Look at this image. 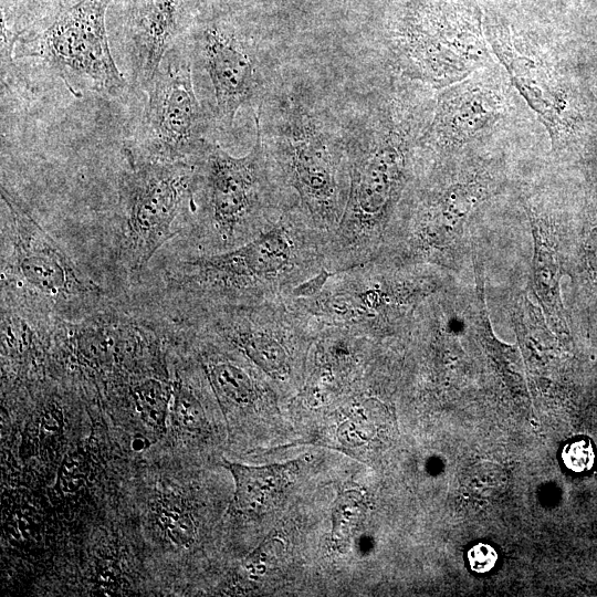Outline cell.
<instances>
[{
	"instance_id": "d4e9b609",
	"label": "cell",
	"mask_w": 597,
	"mask_h": 597,
	"mask_svg": "<svg viewBox=\"0 0 597 597\" xmlns=\"http://www.w3.org/2000/svg\"><path fill=\"white\" fill-rule=\"evenodd\" d=\"M467 556L470 568L480 574L490 572L498 562L496 551L486 543L474 544Z\"/></svg>"
},
{
	"instance_id": "ffe728a7",
	"label": "cell",
	"mask_w": 597,
	"mask_h": 597,
	"mask_svg": "<svg viewBox=\"0 0 597 597\" xmlns=\"http://www.w3.org/2000/svg\"><path fill=\"white\" fill-rule=\"evenodd\" d=\"M363 495L357 490L338 493L332 506V540L335 547L345 553L363 513Z\"/></svg>"
},
{
	"instance_id": "3957f363",
	"label": "cell",
	"mask_w": 597,
	"mask_h": 597,
	"mask_svg": "<svg viewBox=\"0 0 597 597\" xmlns=\"http://www.w3.org/2000/svg\"><path fill=\"white\" fill-rule=\"evenodd\" d=\"M255 127L247 155L233 157L208 140L197 158L189 212L192 252H221L248 242L296 199L277 177Z\"/></svg>"
},
{
	"instance_id": "4316f807",
	"label": "cell",
	"mask_w": 597,
	"mask_h": 597,
	"mask_svg": "<svg viewBox=\"0 0 597 597\" xmlns=\"http://www.w3.org/2000/svg\"><path fill=\"white\" fill-rule=\"evenodd\" d=\"M101 585L106 588H113L116 583V573L111 564L104 565L98 572Z\"/></svg>"
},
{
	"instance_id": "ac0fdd59",
	"label": "cell",
	"mask_w": 597,
	"mask_h": 597,
	"mask_svg": "<svg viewBox=\"0 0 597 597\" xmlns=\"http://www.w3.org/2000/svg\"><path fill=\"white\" fill-rule=\"evenodd\" d=\"M129 394L145 425L156 432H165L172 396V381L156 377L142 378L130 386Z\"/></svg>"
},
{
	"instance_id": "277c9868",
	"label": "cell",
	"mask_w": 597,
	"mask_h": 597,
	"mask_svg": "<svg viewBox=\"0 0 597 597\" xmlns=\"http://www.w3.org/2000/svg\"><path fill=\"white\" fill-rule=\"evenodd\" d=\"M1 301L77 321L107 305L104 291L1 186Z\"/></svg>"
},
{
	"instance_id": "30bf717a",
	"label": "cell",
	"mask_w": 597,
	"mask_h": 597,
	"mask_svg": "<svg viewBox=\"0 0 597 597\" xmlns=\"http://www.w3.org/2000/svg\"><path fill=\"white\" fill-rule=\"evenodd\" d=\"M172 49L145 86L148 98L139 134L128 144L154 159L195 163L209 140L206 117L195 92L191 60Z\"/></svg>"
},
{
	"instance_id": "cb8c5ba5",
	"label": "cell",
	"mask_w": 597,
	"mask_h": 597,
	"mask_svg": "<svg viewBox=\"0 0 597 597\" xmlns=\"http://www.w3.org/2000/svg\"><path fill=\"white\" fill-rule=\"evenodd\" d=\"M562 459L567 469L582 473L595 463L594 448L588 439H578L567 443L562 451Z\"/></svg>"
},
{
	"instance_id": "8992f818",
	"label": "cell",
	"mask_w": 597,
	"mask_h": 597,
	"mask_svg": "<svg viewBox=\"0 0 597 597\" xmlns=\"http://www.w3.org/2000/svg\"><path fill=\"white\" fill-rule=\"evenodd\" d=\"M419 263L381 255L331 272L313 295L291 298L321 326L354 331L380 339L407 331L436 281Z\"/></svg>"
},
{
	"instance_id": "2e32d148",
	"label": "cell",
	"mask_w": 597,
	"mask_h": 597,
	"mask_svg": "<svg viewBox=\"0 0 597 597\" xmlns=\"http://www.w3.org/2000/svg\"><path fill=\"white\" fill-rule=\"evenodd\" d=\"M531 224L534 240L532 261L534 292L546 316L547 325L564 333L566 323L559 296V265L555 241L545 219L532 214Z\"/></svg>"
},
{
	"instance_id": "52a82bcc",
	"label": "cell",
	"mask_w": 597,
	"mask_h": 597,
	"mask_svg": "<svg viewBox=\"0 0 597 597\" xmlns=\"http://www.w3.org/2000/svg\"><path fill=\"white\" fill-rule=\"evenodd\" d=\"M123 155L126 166L118 181L117 256L127 273L137 276L179 232L175 222L182 210L190 212L196 161L154 159L129 144Z\"/></svg>"
},
{
	"instance_id": "7c38bea8",
	"label": "cell",
	"mask_w": 597,
	"mask_h": 597,
	"mask_svg": "<svg viewBox=\"0 0 597 597\" xmlns=\"http://www.w3.org/2000/svg\"><path fill=\"white\" fill-rule=\"evenodd\" d=\"M401 52L411 67L428 82L442 85L468 74L483 61L479 31L457 32V25L440 22L434 8L420 11L401 34Z\"/></svg>"
},
{
	"instance_id": "6da1fadb",
	"label": "cell",
	"mask_w": 597,
	"mask_h": 597,
	"mask_svg": "<svg viewBox=\"0 0 597 597\" xmlns=\"http://www.w3.org/2000/svg\"><path fill=\"white\" fill-rule=\"evenodd\" d=\"M326 243L294 200L273 226L248 242L179 259L166 282L184 313L285 302L326 268Z\"/></svg>"
},
{
	"instance_id": "5bb4252c",
	"label": "cell",
	"mask_w": 597,
	"mask_h": 597,
	"mask_svg": "<svg viewBox=\"0 0 597 597\" xmlns=\"http://www.w3.org/2000/svg\"><path fill=\"white\" fill-rule=\"evenodd\" d=\"M496 108L494 93L479 85L451 88L439 98L429 137L441 145L467 138L494 118Z\"/></svg>"
},
{
	"instance_id": "e0dca14e",
	"label": "cell",
	"mask_w": 597,
	"mask_h": 597,
	"mask_svg": "<svg viewBox=\"0 0 597 597\" xmlns=\"http://www.w3.org/2000/svg\"><path fill=\"white\" fill-rule=\"evenodd\" d=\"M495 50L513 75L522 93L526 96L533 107L540 112L546 121L548 127L556 125L555 96L548 87V72L540 60H535L525 50H520L509 38L498 36L495 40Z\"/></svg>"
},
{
	"instance_id": "484cf974",
	"label": "cell",
	"mask_w": 597,
	"mask_h": 597,
	"mask_svg": "<svg viewBox=\"0 0 597 597\" xmlns=\"http://www.w3.org/2000/svg\"><path fill=\"white\" fill-rule=\"evenodd\" d=\"M40 433L42 439L57 436L63 428V413L57 405L48 406L41 416Z\"/></svg>"
},
{
	"instance_id": "7a4b0ae2",
	"label": "cell",
	"mask_w": 597,
	"mask_h": 597,
	"mask_svg": "<svg viewBox=\"0 0 597 597\" xmlns=\"http://www.w3.org/2000/svg\"><path fill=\"white\" fill-rule=\"evenodd\" d=\"M401 119L394 106L386 105L346 132L348 191L341 221L325 247L331 272L389 254L395 247L409 180L410 136Z\"/></svg>"
},
{
	"instance_id": "d6986e66",
	"label": "cell",
	"mask_w": 597,
	"mask_h": 597,
	"mask_svg": "<svg viewBox=\"0 0 597 597\" xmlns=\"http://www.w3.org/2000/svg\"><path fill=\"white\" fill-rule=\"evenodd\" d=\"M153 513L164 537L172 544L188 547L193 542L195 522L181 500L171 494L164 495L154 505Z\"/></svg>"
},
{
	"instance_id": "44dd1931",
	"label": "cell",
	"mask_w": 597,
	"mask_h": 597,
	"mask_svg": "<svg viewBox=\"0 0 597 597\" xmlns=\"http://www.w3.org/2000/svg\"><path fill=\"white\" fill-rule=\"evenodd\" d=\"M169 412L171 421L181 430L199 432L206 425L203 406L193 388L179 376L172 381Z\"/></svg>"
},
{
	"instance_id": "7402d4cb",
	"label": "cell",
	"mask_w": 597,
	"mask_h": 597,
	"mask_svg": "<svg viewBox=\"0 0 597 597\" xmlns=\"http://www.w3.org/2000/svg\"><path fill=\"white\" fill-rule=\"evenodd\" d=\"M88 473L90 467L82 453H67L57 471L56 486L64 494H75L85 485Z\"/></svg>"
},
{
	"instance_id": "603a6c76",
	"label": "cell",
	"mask_w": 597,
	"mask_h": 597,
	"mask_svg": "<svg viewBox=\"0 0 597 597\" xmlns=\"http://www.w3.org/2000/svg\"><path fill=\"white\" fill-rule=\"evenodd\" d=\"M282 551L283 545L277 538L268 540L247 556L243 567L251 576L262 575L279 558Z\"/></svg>"
},
{
	"instance_id": "ba28073f",
	"label": "cell",
	"mask_w": 597,
	"mask_h": 597,
	"mask_svg": "<svg viewBox=\"0 0 597 597\" xmlns=\"http://www.w3.org/2000/svg\"><path fill=\"white\" fill-rule=\"evenodd\" d=\"M112 0H78L43 30L18 38V56L35 57L76 98L85 92L118 96L127 82L111 52L106 12Z\"/></svg>"
},
{
	"instance_id": "83f0119b",
	"label": "cell",
	"mask_w": 597,
	"mask_h": 597,
	"mask_svg": "<svg viewBox=\"0 0 597 597\" xmlns=\"http://www.w3.org/2000/svg\"><path fill=\"white\" fill-rule=\"evenodd\" d=\"M149 446V441L148 439L142 437V436H136L133 440H132V449L139 452V451H143L145 449H147Z\"/></svg>"
},
{
	"instance_id": "8fae6325",
	"label": "cell",
	"mask_w": 597,
	"mask_h": 597,
	"mask_svg": "<svg viewBox=\"0 0 597 597\" xmlns=\"http://www.w3.org/2000/svg\"><path fill=\"white\" fill-rule=\"evenodd\" d=\"M182 36L191 63L199 64L211 83L216 123L231 130L238 111L262 96L261 60L253 41L223 18L195 22Z\"/></svg>"
},
{
	"instance_id": "4fadbf2b",
	"label": "cell",
	"mask_w": 597,
	"mask_h": 597,
	"mask_svg": "<svg viewBox=\"0 0 597 597\" xmlns=\"http://www.w3.org/2000/svg\"><path fill=\"white\" fill-rule=\"evenodd\" d=\"M184 0H128L127 38L135 81L146 86L184 35Z\"/></svg>"
},
{
	"instance_id": "9a60e30c",
	"label": "cell",
	"mask_w": 597,
	"mask_h": 597,
	"mask_svg": "<svg viewBox=\"0 0 597 597\" xmlns=\"http://www.w3.org/2000/svg\"><path fill=\"white\" fill-rule=\"evenodd\" d=\"M298 461L261 467L224 462L231 473L235 490L232 507L242 515H256L270 509L293 482Z\"/></svg>"
},
{
	"instance_id": "9c48e42d",
	"label": "cell",
	"mask_w": 597,
	"mask_h": 597,
	"mask_svg": "<svg viewBox=\"0 0 597 597\" xmlns=\"http://www.w3.org/2000/svg\"><path fill=\"white\" fill-rule=\"evenodd\" d=\"M182 323L203 331L241 354L268 378L289 383L313 345L316 328L291 300L184 313Z\"/></svg>"
},
{
	"instance_id": "5b68a950",
	"label": "cell",
	"mask_w": 597,
	"mask_h": 597,
	"mask_svg": "<svg viewBox=\"0 0 597 597\" xmlns=\"http://www.w3.org/2000/svg\"><path fill=\"white\" fill-rule=\"evenodd\" d=\"M275 111L269 130L255 116L266 155L284 187L328 240L348 191L346 133H338L296 96H285Z\"/></svg>"
}]
</instances>
